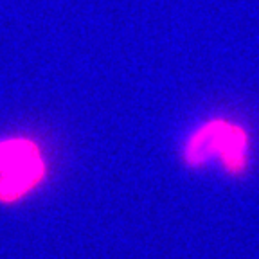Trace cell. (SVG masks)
I'll return each mask as SVG.
<instances>
[{
    "instance_id": "6da1fadb",
    "label": "cell",
    "mask_w": 259,
    "mask_h": 259,
    "mask_svg": "<svg viewBox=\"0 0 259 259\" xmlns=\"http://www.w3.org/2000/svg\"><path fill=\"white\" fill-rule=\"evenodd\" d=\"M212 155L222 158L231 173H241L247 167L248 137L239 126L225 121H210L189 139L186 160L191 166H200Z\"/></svg>"
},
{
    "instance_id": "7a4b0ae2",
    "label": "cell",
    "mask_w": 259,
    "mask_h": 259,
    "mask_svg": "<svg viewBox=\"0 0 259 259\" xmlns=\"http://www.w3.org/2000/svg\"><path fill=\"white\" fill-rule=\"evenodd\" d=\"M41 153L31 141L11 139L0 142V175L41 166Z\"/></svg>"
},
{
    "instance_id": "3957f363",
    "label": "cell",
    "mask_w": 259,
    "mask_h": 259,
    "mask_svg": "<svg viewBox=\"0 0 259 259\" xmlns=\"http://www.w3.org/2000/svg\"><path fill=\"white\" fill-rule=\"evenodd\" d=\"M45 177V164L36 167H29L16 173L0 175V202H16L32 187H36Z\"/></svg>"
}]
</instances>
